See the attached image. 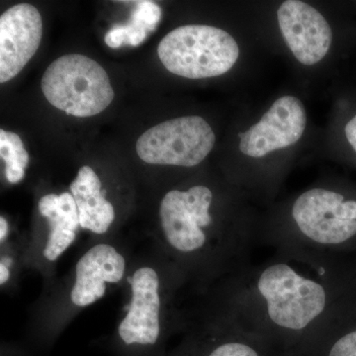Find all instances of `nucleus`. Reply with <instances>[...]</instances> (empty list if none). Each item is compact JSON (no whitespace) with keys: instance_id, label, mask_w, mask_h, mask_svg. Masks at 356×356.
<instances>
[{"instance_id":"obj_9","label":"nucleus","mask_w":356,"mask_h":356,"mask_svg":"<svg viewBox=\"0 0 356 356\" xmlns=\"http://www.w3.org/2000/svg\"><path fill=\"white\" fill-rule=\"evenodd\" d=\"M131 288L132 300L127 315L119 325V336L129 346H154L161 336L158 273L152 267H140L134 273Z\"/></svg>"},{"instance_id":"obj_18","label":"nucleus","mask_w":356,"mask_h":356,"mask_svg":"<svg viewBox=\"0 0 356 356\" xmlns=\"http://www.w3.org/2000/svg\"><path fill=\"white\" fill-rule=\"evenodd\" d=\"M9 277H10L9 269L3 264H0V283L4 284L9 280Z\"/></svg>"},{"instance_id":"obj_6","label":"nucleus","mask_w":356,"mask_h":356,"mask_svg":"<svg viewBox=\"0 0 356 356\" xmlns=\"http://www.w3.org/2000/svg\"><path fill=\"white\" fill-rule=\"evenodd\" d=\"M303 103L294 96H283L273 103L261 121L238 134L240 149L250 158H262L277 149L296 144L306 129Z\"/></svg>"},{"instance_id":"obj_7","label":"nucleus","mask_w":356,"mask_h":356,"mask_svg":"<svg viewBox=\"0 0 356 356\" xmlns=\"http://www.w3.org/2000/svg\"><path fill=\"white\" fill-rule=\"evenodd\" d=\"M43 21L32 4H16L0 17V83L11 81L38 51Z\"/></svg>"},{"instance_id":"obj_15","label":"nucleus","mask_w":356,"mask_h":356,"mask_svg":"<svg viewBox=\"0 0 356 356\" xmlns=\"http://www.w3.org/2000/svg\"><path fill=\"white\" fill-rule=\"evenodd\" d=\"M341 310L305 344L297 356H356V329H346Z\"/></svg>"},{"instance_id":"obj_8","label":"nucleus","mask_w":356,"mask_h":356,"mask_svg":"<svg viewBox=\"0 0 356 356\" xmlns=\"http://www.w3.org/2000/svg\"><path fill=\"white\" fill-rule=\"evenodd\" d=\"M277 17L288 48L301 64L316 65L325 57L332 33L317 9L299 0H287L278 9Z\"/></svg>"},{"instance_id":"obj_11","label":"nucleus","mask_w":356,"mask_h":356,"mask_svg":"<svg viewBox=\"0 0 356 356\" xmlns=\"http://www.w3.org/2000/svg\"><path fill=\"white\" fill-rule=\"evenodd\" d=\"M180 356H282L269 344L214 317Z\"/></svg>"},{"instance_id":"obj_1","label":"nucleus","mask_w":356,"mask_h":356,"mask_svg":"<svg viewBox=\"0 0 356 356\" xmlns=\"http://www.w3.org/2000/svg\"><path fill=\"white\" fill-rule=\"evenodd\" d=\"M337 268L274 252L220 286L215 317L297 356L341 310Z\"/></svg>"},{"instance_id":"obj_13","label":"nucleus","mask_w":356,"mask_h":356,"mask_svg":"<svg viewBox=\"0 0 356 356\" xmlns=\"http://www.w3.org/2000/svg\"><path fill=\"white\" fill-rule=\"evenodd\" d=\"M38 208L42 216L50 222V235L44 248L48 261H57L76 240L79 224V210L74 196L69 192L48 194L40 199Z\"/></svg>"},{"instance_id":"obj_17","label":"nucleus","mask_w":356,"mask_h":356,"mask_svg":"<svg viewBox=\"0 0 356 356\" xmlns=\"http://www.w3.org/2000/svg\"><path fill=\"white\" fill-rule=\"evenodd\" d=\"M344 131H346V139L356 152V115L346 124Z\"/></svg>"},{"instance_id":"obj_16","label":"nucleus","mask_w":356,"mask_h":356,"mask_svg":"<svg viewBox=\"0 0 356 356\" xmlns=\"http://www.w3.org/2000/svg\"><path fill=\"white\" fill-rule=\"evenodd\" d=\"M0 156L6 163V177L16 184L25 177L29 154L17 134L0 130Z\"/></svg>"},{"instance_id":"obj_19","label":"nucleus","mask_w":356,"mask_h":356,"mask_svg":"<svg viewBox=\"0 0 356 356\" xmlns=\"http://www.w3.org/2000/svg\"><path fill=\"white\" fill-rule=\"evenodd\" d=\"M7 232H8V224L3 217L0 218V241L3 242L4 238H6Z\"/></svg>"},{"instance_id":"obj_10","label":"nucleus","mask_w":356,"mask_h":356,"mask_svg":"<svg viewBox=\"0 0 356 356\" xmlns=\"http://www.w3.org/2000/svg\"><path fill=\"white\" fill-rule=\"evenodd\" d=\"M125 259L113 247L99 243L83 255L76 267V282L70 299L76 306L86 307L102 299L106 283H117L125 273Z\"/></svg>"},{"instance_id":"obj_3","label":"nucleus","mask_w":356,"mask_h":356,"mask_svg":"<svg viewBox=\"0 0 356 356\" xmlns=\"http://www.w3.org/2000/svg\"><path fill=\"white\" fill-rule=\"evenodd\" d=\"M161 64L186 79L222 76L240 56L236 40L225 30L207 25H186L172 30L158 47Z\"/></svg>"},{"instance_id":"obj_2","label":"nucleus","mask_w":356,"mask_h":356,"mask_svg":"<svg viewBox=\"0 0 356 356\" xmlns=\"http://www.w3.org/2000/svg\"><path fill=\"white\" fill-rule=\"evenodd\" d=\"M213 203L214 193L206 185L172 189L161 200L159 220L166 245L184 270L203 283H224L252 266L259 229L245 221L218 224Z\"/></svg>"},{"instance_id":"obj_5","label":"nucleus","mask_w":356,"mask_h":356,"mask_svg":"<svg viewBox=\"0 0 356 356\" xmlns=\"http://www.w3.org/2000/svg\"><path fill=\"white\" fill-rule=\"evenodd\" d=\"M215 134L202 117L184 116L154 126L138 139L136 151L149 165L194 168L215 145Z\"/></svg>"},{"instance_id":"obj_12","label":"nucleus","mask_w":356,"mask_h":356,"mask_svg":"<svg viewBox=\"0 0 356 356\" xmlns=\"http://www.w3.org/2000/svg\"><path fill=\"white\" fill-rule=\"evenodd\" d=\"M70 189L76 203L81 228L97 235L106 233L114 221L115 211L105 198L106 191H102V181L95 170L83 166Z\"/></svg>"},{"instance_id":"obj_14","label":"nucleus","mask_w":356,"mask_h":356,"mask_svg":"<svg viewBox=\"0 0 356 356\" xmlns=\"http://www.w3.org/2000/svg\"><path fill=\"white\" fill-rule=\"evenodd\" d=\"M135 8L130 21L116 24L105 35V43L111 49L138 47L156 29L163 15L161 6L149 0L134 1Z\"/></svg>"},{"instance_id":"obj_4","label":"nucleus","mask_w":356,"mask_h":356,"mask_svg":"<svg viewBox=\"0 0 356 356\" xmlns=\"http://www.w3.org/2000/svg\"><path fill=\"white\" fill-rule=\"evenodd\" d=\"M41 88L54 107L81 118L102 113L115 96L106 70L79 54L51 63L42 76Z\"/></svg>"}]
</instances>
